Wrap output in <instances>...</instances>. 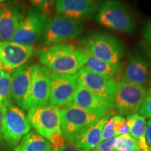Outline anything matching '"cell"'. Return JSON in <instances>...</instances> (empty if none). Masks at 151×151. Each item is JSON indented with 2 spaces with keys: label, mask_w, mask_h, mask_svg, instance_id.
Returning a JSON list of instances; mask_svg holds the SVG:
<instances>
[{
  "label": "cell",
  "mask_w": 151,
  "mask_h": 151,
  "mask_svg": "<svg viewBox=\"0 0 151 151\" xmlns=\"http://www.w3.org/2000/svg\"><path fill=\"white\" fill-rule=\"evenodd\" d=\"M38 58L50 72L76 74L84 67L86 52L71 43L62 42L46 46L39 52Z\"/></svg>",
  "instance_id": "6da1fadb"
},
{
  "label": "cell",
  "mask_w": 151,
  "mask_h": 151,
  "mask_svg": "<svg viewBox=\"0 0 151 151\" xmlns=\"http://www.w3.org/2000/svg\"><path fill=\"white\" fill-rule=\"evenodd\" d=\"M95 20L104 27L126 35H132L136 27L134 15L119 0L101 1L97 6Z\"/></svg>",
  "instance_id": "7a4b0ae2"
},
{
  "label": "cell",
  "mask_w": 151,
  "mask_h": 151,
  "mask_svg": "<svg viewBox=\"0 0 151 151\" xmlns=\"http://www.w3.org/2000/svg\"><path fill=\"white\" fill-rule=\"evenodd\" d=\"M85 50L102 61L121 63L125 55L124 43L111 34L95 32L88 34L81 39Z\"/></svg>",
  "instance_id": "3957f363"
},
{
  "label": "cell",
  "mask_w": 151,
  "mask_h": 151,
  "mask_svg": "<svg viewBox=\"0 0 151 151\" xmlns=\"http://www.w3.org/2000/svg\"><path fill=\"white\" fill-rule=\"evenodd\" d=\"M60 117L63 137L67 142L73 143L103 116L69 103L60 110Z\"/></svg>",
  "instance_id": "277c9868"
},
{
  "label": "cell",
  "mask_w": 151,
  "mask_h": 151,
  "mask_svg": "<svg viewBox=\"0 0 151 151\" xmlns=\"http://www.w3.org/2000/svg\"><path fill=\"white\" fill-rule=\"evenodd\" d=\"M148 89L140 85L120 79L116 82V91L113 108L120 116L137 113L146 97Z\"/></svg>",
  "instance_id": "5b68a950"
},
{
  "label": "cell",
  "mask_w": 151,
  "mask_h": 151,
  "mask_svg": "<svg viewBox=\"0 0 151 151\" xmlns=\"http://www.w3.org/2000/svg\"><path fill=\"white\" fill-rule=\"evenodd\" d=\"M3 109L2 137L9 146L18 144L29 132L30 125L27 116L18 106L10 101L1 104Z\"/></svg>",
  "instance_id": "8992f818"
},
{
  "label": "cell",
  "mask_w": 151,
  "mask_h": 151,
  "mask_svg": "<svg viewBox=\"0 0 151 151\" xmlns=\"http://www.w3.org/2000/svg\"><path fill=\"white\" fill-rule=\"evenodd\" d=\"M83 30L82 21L55 14L47 20L43 34V43L45 46H48L71 40L78 37Z\"/></svg>",
  "instance_id": "52a82bcc"
},
{
  "label": "cell",
  "mask_w": 151,
  "mask_h": 151,
  "mask_svg": "<svg viewBox=\"0 0 151 151\" xmlns=\"http://www.w3.org/2000/svg\"><path fill=\"white\" fill-rule=\"evenodd\" d=\"M27 118L30 125L48 140L52 135L62 132L60 109L55 106L33 107L29 109Z\"/></svg>",
  "instance_id": "ba28073f"
},
{
  "label": "cell",
  "mask_w": 151,
  "mask_h": 151,
  "mask_svg": "<svg viewBox=\"0 0 151 151\" xmlns=\"http://www.w3.org/2000/svg\"><path fill=\"white\" fill-rule=\"evenodd\" d=\"M48 17L35 9H29L19 24L11 41L22 45H33L43 36Z\"/></svg>",
  "instance_id": "9c48e42d"
},
{
  "label": "cell",
  "mask_w": 151,
  "mask_h": 151,
  "mask_svg": "<svg viewBox=\"0 0 151 151\" xmlns=\"http://www.w3.org/2000/svg\"><path fill=\"white\" fill-rule=\"evenodd\" d=\"M50 73L42 65H32L29 92L22 109L29 110L33 107L47 104L50 96Z\"/></svg>",
  "instance_id": "30bf717a"
},
{
  "label": "cell",
  "mask_w": 151,
  "mask_h": 151,
  "mask_svg": "<svg viewBox=\"0 0 151 151\" xmlns=\"http://www.w3.org/2000/svg\"><path fill=\"white\" fill-rule=\"evenodd\" d=\"M49 103L55 106H62L71 103L78 83L77 74L50 73Z\"/></svg>",
  "instance_id": "8fae6325"
},
{
  "label": "cell",
  "mask_w": 151,
  "mask_h": 151,
  "mask_svg": "<svg viewBox=\"0 0 151 151\" xmlns=\"http://www.w3.org/2000/svg\"><path fill=\"white\" fill-rule=\"evenodd\" d=\"M34 52L33 45H22L12 42L0 43V69L6 72L16 70L27 63Z\"/></svg>",
  "instance_id": "7c38bea8"
},
{
  "label": "cell",
  "mask_w": 151,
  "mask_h": 151,
  "mask_svg": "<svg viewBox=\"0 0 151 151\" xmlns=\"http://www.w3.org/2000/svg\"><path fill=\"white\" fill-rule=\"evenodd\" d=\"M25 13L22 4L16 1L0 4V42L11 41Z\"/></svg>",
  "instance_id": "4fadbf2b"
},
{
  "label": "cell",
  "mask_w": 151,
  "mask_h": 151,
  "mask_svg": "<svg viewBox=\"0 0 151 151\" xmlns=\"http://www.w3.org/2000/svg\"><path fill=\"white\" fill-rule=\"evenodd\" d=\"M76 74L78 82L98 97L113 104L116 91V81L97 74L84 67Z\"/></svg>",
  "instance_id": "5bb4252c"
},
{
  "label": "cell",
  "mask_w": 151,
  "mask_h": 151,
  "mask_svg": "<svg viewBox=\"0 0 151 151\" xmlns=\"http://www.w3.org/2000/svg\"><path fill=\"white\" fill-rule=\"evenodd\" d=\"M150 67V61L144 54L139 51L130 52L120 79L145 86L148 81Z\"/></svg>",
  "instance_id": "9a60e30c"
},
{
  "label": "cell",
  "mask_w": 151,
  "mask_h": 151,
  "mask_svg": "<svg viewBox=\"0 0 151 151\" xmlns=\"http://www.w3.org/2000/svg\"><path fill=\"white\" fill-rule=\"evenodd\" d=\"M98 5L94 0H55L56 14L83 21L95 15Z\"/></svg>",
  "instance_id": "2e32d148"
},
{
  "label": "cell",
  "mask_w": 151,
  "mask_h": 151,
  "mask_svg": "<svg viewBox=\"0 0 151 151\" xmlns=\"http://www.w3.org/2000/svg\"><path fill=\"white\" fill-rule=\"evenodd\" d=\"M76 106L101 116L110 113L113 104L94 94L84 86L78 82L74 96L71 102Z\"/></svg>",
  "instance_id": "e0dca14e"
},
{
  "label": "cell",
  "mask_w": 151,
  "mask_h": 151,
  "mask_svg": "<svg viewBox=\"0 0 151 151\" xmlns=\"http://www.w3.org/2000/svg\"><path fill=\"white\" fill-rule=\"evenodd\" d=\"M31 67L29 64L21 66L11 74V97L18 106L23 108L31 84Z\"/></svg>",
  "instance_id": "ac0fdd59"
},
{
  "label": "cell",
  "mask_w": 151,
  "mask_h": 151,
  "mask_svg": "<svg viewBox=\"0 0 151 151\" xmlns=\"http://www.w3.org/2000/svg\"><path fill=\"white\" fill-rule=\"evenodd\" d=\"M85 52H86V62H85L84 67H86V69L114 81H116V79H118V77L121 76L122 70V62L118 64L109 63L97 59L86 50H85Z\"/></svg>",
  "instance_id": "d6986e66"
},
{
  "label": "cell",
  "mask_w": 151,
  "mask_h": 151,
  "mask_svg": "<svg viewBox=\"0 0 151 151\" xmlns=\"http://www.w3.org/2000/svg\"><path fill=\"white\" fill-rule=\"evenodd\" d=\"M110 113L105 115L93 125L88 128L73 141L76 146L82 149H92L101 142V132L106 122L108 121Z\"/></svg>",
  "instance_id": "ffe728a7"
},
{
  "label": "cell",
  "mask_w": 151,
  "mask_h": 151,
  "mask_svg": "<svg viewBox=\"0 0 151 151\" xmlns=\"http://www.w3.org/2000/svg\"><path fill=\"white\" fill-rule=\"evenodd\" d=\"M127 123L129 127V133L137 141L141 151H151V147L146 139V118L139 113H134L127 116Z\"/></svg>",
  "instance_id": "44dd1931"
},
{
  "label": "cell",
  "mask_w": 151,
  "mask_h": 151,
  "mask_svg": "<svg viewBox=\"0 0 151 151\" xmlns=\"http://www.w3.org/2000/svg\"><path fill=\"white\" fill-rule=\"evenodd\" d=\"M14 151H51V145L39 133L31 132L22 138Z\"/></svg>",
  "instance_id": "7402d4cb"
},
{
  "label": "cell",
  "mask_w": 151,
  "mask_h": 151,
  "mask_svg": "<svg viewBox=\"0 0 151 151\" xmlns=\"http://www.w3.org/2000/svg\"><path fill=\"white\" fill-rule=\"evenodd\" d=\"M11 73L6 72L0 79V104L10 101L11 97Z\"/></svg>",
  "instance_id": "603a6c76"
},
{
  "label": "cell",
  "mask_w": 151,
  "mask_h": 151,
  "mask_svg": "<svg viewBox=\"0 0 151 151\" xmlns=\"http://www.w3.org/2000/svg\"><path fill=\"white\" fill-rule=\"evenodd\" d=\"M29 1L36 10L40 11L48 18L51 16L52 11L55 8V0H29Z\"/></svg>",
  "instance_id": "cb8c5ba5"
},
{
  "label": "cell",
  "mask_w": 151,
  "mask_h": 151,
  "mask_svg": "<svg viewBox=\"0 0 151 151\" xmlns=\"http://www.w3.org/2000/svg\"><path fill=\"white\" fill-rule=\"evenodd\" d=\"M116 149H127V150H134L139 149L137 141L132 137L130 134L119 135L116 137Z\"/></svg>",
  "instance_id": "d4e9b609"
},
{
  "label": "cell",
  "mask_w": 151,
  "mask_h": 151,
  "mask_svg": "<svg viewBox=\"0 0 151 151\" xmlns=\"http://www.w3.org/2000/svg\"><path fill=\"white\" fill-rule=\"evenodd\" d=\"M114 122V131L116 136L129 134V129L127 121L122 116H115L112 117Z\"/></svg>",
  "instance_id": "484cf974"
},
{
  "label": "cell",
  "mask_w": 151,
  "mask_h": 151,
  "mask_svg": "<svg viewBox=\"0 0 151 151\" xmlns=\"http://www.w3.org/2000/svg\"><path fill=\"white\" fill-rule=\"evenodd\" d=\"M142 44L146 55L151 58V21L147 22L143 29Z\"/></svg>",
  "instance_id": "4316f807"
},
{
  "label": "cell",
  "mask_w": 151,
  "mask_h": 151,
  "mask_svg": "<svg viewBox=\"0 0 151 151\" xmlns=\"http://www.w3.org/2000/svg\"><path fill=\"white\" fill-rule=\"evenodd\" d=\"M139 114L145 118H151V88L148 90L146 97L139 111Z\"/></svg>",
  "instance_id": "83f0119b"
},
{
  "label": "cell",
  "mask_w": 151,
  "mask_h": 151,
  "mask_svg": "<svg viewBox=\"0 0 151 151\" xmlns=\"http://www.w3.org/2000/svg\"><path fill=\"white\" fill-rule=\"evenodd\" d=\"M115 136H116V133L114 131V122H113V118H111L109 119L108 121L106 122L104 126L102 132H101V141L111 139Z\"/></svg>",
  "instance_id": "f1b7e54d"
},
{
  "label": "cell",
  "mask_w": 151,
  "mask_h": 151,
  "mask_svg": "<svg viewBox=\"0 0 151 151\" xmlns=\"http://www.w3.org/2000/svg\"><path fill=\"white\" fill-rule=\"evenodd\" d=\"M92 150L94 151H116V137L101 141Z\"/></svg>",
  "instance_id": "f546056e"
},
{
  "label": "cell",
  "mask_w": 151,
  "mask_h": 151,
  "mask_svg": "<svg viewBox=\"0 0 151 151\" xmlns=\"http://www.w3.org/2000/svg\"><path fill=\"white\" fill-rule=\"evenodd\" d=\"M83 150L84 149H82L76 146L74 143L68 142L67 143H65L63 146L60 148L59 149L51 151H83Z\"/></svg>",
  "instance_id": "4dcf8cb0"
},
{
  "label": "cell",
  "mask_w": 151,
  "mask_h": 151,
  "mask_svg": "<svg viewBox=\"0 0 151 151\" xmlns=\"http://www.w3.org/2000/svg\"><path fill=\"white\" fill-rule=\"evenodd\" d=\"M146 139L148 144L151 147V118L147 122L146 131Z\"/></svg>",
  "instance_id": "1f68e13d"
},
{
  "label": "cell",
  "mask_w": 151,
  "mask_h": 151,
  "mask_svg": "<svg viewBox=\"0 0 151 151\" xmlns=\"http://www.w3.org/2000/svg\"><path fill=\"white\" fill-rule=\"evenodd\" d=\"M2 124H3V109L0 104V142L3 141L2 137Z\"/></svg>",
  "instance_id": "d6a6232c"
},
{
  "label": "cell",
  "mask_w": 151,
  "mask_h": 151,
  "mask_svg": "<svg viewBox=\"0 0 151 151\" xmlns=\"http://www.w3.org/2000/svg\"><path fill=\"white\" fill-rule=\"evenodd\" d=\"M116 151H141L140 149H134V150H127V149H120Z\"/></svg>",
  "instance_id": "836d02e7"
},
{
  "label": "cell",
  "mask_w": 151,
  "mask_h": 151,
  "mask_svg": "<svg viewBox=\"0 0 151 151\" xmlns=\"http://www.w3.org/2000/svg\"><path fill=\"white\" fill-rule=\"evenodd\" d=\"M148 85L150 86L151 88V67H150V73H149V78H148Z\"/></svg>",
  "instance_id": "e575fe53"
},
{
  "label": "cell",
  "mask_w": 151,
  "mask_h": 151,
  "mask_svg": "<svg viewBox=\"0 0 151 151\" xmlns=\"http://www.w3.org/2000/svg\"><path fill=\"white\" fill-rule=\"evenodd\" d=\"M5 73H6V71H3L2 69H0V79H1V78H2V77H3V76L5 74Z\"/></svg>",
  "instance_id": "d590c367"
},
{
  "label": "cell",
  "mask_w": 151,
  "mask_h": 151,
  "mask_svg": "<svg viewBox=\"0 0 151 151\" xmlns=\"http://www.w3.org/2000/svg\"><path fill=\"white\" fill-rule=\"evenodd\" d=\"M7 1H9V0H0V4H2V3H4Z\"/></svg>",
  "instance_id": "8d00e7d4"
},
{
  "label": "cell",
  "mask_w": 151,
  "mask_h": 151,
  "mask_svg": "<svg viewBox=\"0 0 151 151\" xmlns=\"http://www.w3.org/2000/svg\"><path fill=\"white\" fill-rule=\"evenodd\" d=\"M83 151H94L92 149H84Z\"/></svg>",
  "instance_id": "74e56055"
},
{
  "label": "cell",
  "mask_w": 151,
  "mask_h": 151,
  "mask_svg": "<svg viewBox=\"0 0 151 151\" xmlns=\"http://www.w3.org/2000/svg\"><path fill=\"white\" fill-rule=\"evenodd\" d=\"M0 43H1V42H0Z\"/></svg>",
  "instance_id": "f35d334b"
}]
</instances>
